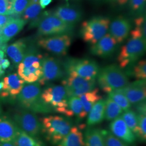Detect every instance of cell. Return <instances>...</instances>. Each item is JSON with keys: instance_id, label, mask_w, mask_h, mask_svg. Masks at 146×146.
Segmentation results:
<instances>
[{"instance_id": "obj_1", "label": "cell", "mask_w": 146, "mask_h": 146, "mask_svg": "<svg viewBox=\"0 0 146 146\" xmlns=\"http://www.w3.org/2000/svg\"><path fill=\"white\" fill-rule=\"evenodd\" d=\"M40 121L42 133L53 145H57L73 127L70 120L61 116L49 115L41 118Z\"/></svg>"}, {"instance_id": "obj_2", "label": "cell", "mask_w": 146, "mask_h": 146, "mask_svg": "<svg viewBox=\"0 0 146 146\" xmlns=\"http://www.w3.org/2000/svg\"><path fill=\"white\" fill-rule=\"evenodd\" d=\"M116 64H110L101 69L98 75V83L104 93L122 88L129 84L128 75Z\"/></svg>"}, {"instance_id": "obj_3", "label": "cell", "mask_w": 146, "mask_h": 146, "mask_svg": "<svg viewBox=\"0 0 146 146\" xmlns=\"http://www.w3.org/2000/svg\"><path fill=\"white\" fill-rule=\"evenodd\" d=\"M41 85L38 82H34L24 86L17 99L21 107L25 110L34 113H47L52 111L41 98Z\"/></svg>"}, {"instance_id": "obj_4", "label": "cell", "mask_w": 146, "mask_h": 146, "mask_svg": "<svg viewBox=\"0 0 146 146\" xmlns=\"http://www.w3.org/2000/svg\"><path fill=\"white\" fill-rule=\"evenodd\" d=\"M41 98L52 110L67 117H72L68 109V96L62 85L48 87L41 92Z\"/></svg>"}, {"instance_id": "obj_5", "label": "cell", "mask_w": 146, "mask_h": 146, "mask_svg": "<svg viewBox=\"0 0 146 146\" xmlns=\"http://www.w3.org/2000/svg\"><path fill=\"white\" fill-rule=\"evenodd\" d=\"M65 73L88 80L95 79L99 72L97 62L92 59L68 58L63 63Z\"/></svg>"}, {"instance_id": "obj_6", "label": "cell", "mask_w": 146, "mask_h": 146, "mask_svg": "<svg viewBox=\"0 0 146 146\" xmlns=\"http://www.w3.org/2000/svg\"><path fill=\"white\" fill-rule=\"evenodd\" d=\"M146 39L131 37L122 46L117 58L120 68H126L137 62L146 52Z\"/></svg>"}, {"instance_id": "obj_7", "label": "cell", "mask_w": 146, "mask_h": 146, "mask_svg": "<svg viewBox=\"0 0 146 146\" xmlns=\"http://www.w3.org/2000/svg\"><path fill=\"white\" fill-rule=\"evenodd\" d=\"M110 20L105 17L97 16L84 21L81 28V35L84 41L92 45L98 42L107 34Z\"/></svg>"}, {"instance_id": "obj_8", "label": "cell", "mask_w": 146, "mask_h": 146, "mask_svg": "<svg viewBox=\"0 0 146 146\" xmlns=\"http://www.w3.org/2000/svg\"><path fill=\"white\" fill-rule=\"evenodd\" d=\"M38 34L41 36L69 34L73 32L74 26L68 25L54 14H45L39 18Z\"/></svg>"}, {"instance_id": "obj_9", "label": "cell", "mask_w": 146, "mask_h": 146, "mask_svg": "<svg viewBox=\"0 0 146 146\" xmlns=\"http://www.w3.org/2000/svg\"><path fill=\"white\" fill-rule=\"evenodd\" d=\"M61 83L69 98L79 96L92 90L95 87L96 80H88L75 75H67Z\"/></svg>"}, {"instance_id": "obj_10", "label": "cell", "mask_w": 146, "mask_h": 146, "mask_svg": "<svg viewBox=\"0 0 146 146\" xmlns=\"http://www.w3.org/2000/svg\"><path fill=\"white\" fill-rule=\"evenodd\" d=\"M16 125L27 134L34 137L41 132V123L35 114L28 110H23L15 114L14 121Z\"/></svg>"}, {"instance_id": "obj_11", "label": "cell", "mask_w": 146, "mask_h": 146, "mask_svg": "<svg viewBox=\"0 0 146 146\" xmlns=\"http://www.w3.org/2000/svg\"><path fill=\"white\" fill-rule=\"evenodd\" d=\"M38 45L47 51L58 56H64L72 44V38L69 34L57 35L42 38L38 41Z\"/></svg>"}, {"instance_id": "obj_12", "label": "cell", "mask_w": 146, "mask_h": 146, "mask_svg": "<svg viewBox=\"0 0 146 146\" xmlns=\"http://www.w3.org/2000/svg\"><path fill=\"white\" fill-rule=\"evenodd\" d=\"M42 66L43 75L38 80L40 85H44L49 81L60 80L64 76L65 72L62 63L55 58L43 57Z\"/></svg>"}, {"instance_id": "obj_13", "label": "cell", "mask_w": 146, "mask_h": 146, "mask_svg": "<svg viewBox=\"0 0 146 146\" xmlns=\"http://www.w3.org/2000/svg\"><path fill=\"white\" fill-rule=\"evenodd\" d=\"M119 89L125 95L131 104H135L146 100V80H136Z\"/></svg>"}, {"instance_id": "obj_14", "label": "cell", "mask_w": 146, "mask_h": 146, "mask_svg": "<svg viewBox=\"0 0 146 146\" xmlns=\"http://www.w3.org/2000/svg\"><path fill=\"white\" fill-rule=\"evenodd\" d=\"M117 43L110 33L106 34L95 44L92 45L90 52L93 55L100 58L110 57L115 52Z\"/></svg>"}, {"instance_id": "obj_15", "label": "cell", "mask_w": 146, "mask_h": 146, "mask_svg": "<svg viewBox=\"0 0 146 146\" xmlns=\"http://www.w3.org/2000/svg\"><path fill=\"white\" fill-rule=\"evenodd\" d=\"M131 28L130 21L125 17L120 16L110 23L109 33L117 43H121L125 40L129 34Z\"/></svg>"}, {"instance_id": "obj_16", "label": "cell", "mask_w": 146, "mask_h": 146, "mask_svg": "<svg viewBox=\"0 0 146 146\" xmlns=\"http://www.w3.org/2000/svg\"><path fill=\"white\" fill-rule=\"evenodd\" d=\"M110 129L114 135L128 145H133L135 142V135L127 125L121 116L111 121L110 125Z\"/></svg>"}, {"instance_id": "obj_17", "label": "cell", "mask_w": 146, "mask_h": 146, "mask_svg": "<svg viewBox=\"0 0 146 146\" xmlns=\"http://www.w3.org/2000/svg\"><path fill=\"white\" fill-rule=\"evenodd\" d=\"M63 22L68 25L75 26L82 18V12L78 7L70 5H61L58 7L54 13Z\"/></svg>"}, {"instance_id": "obj_18", "label": "cell", "mask_w": 146, "mask_h": 146, "mask_svg": "<svg viewBox=\"0 0 146 146\" xmlns=\"http://www.w3.org/2000/svg\"><path fill=\"white\" fill-rule=\"evenodd\" d=\"M42 61L34 62L32 66L29 67H23L19 63L18 66L19 76L27 83L31 84L36 82L43 75Z\"/></svg>"}, {"instance_id": "obj_19", "label": "cell", "mask_w": 146, "mask_h": 146, "mask_svg": "<svg viewBox=\"0 0 146 146\" xmlns=\"http://www.w3.org/2000/svg\"><path fill=\"white\" fill-rule=\"evenodd\" d=\"M26 21L20 18H13L2 28L1 36L3 43H6L16 35L26 24Z\"/></svg>"}, {"instance_id": "obj_20", "label": "cell", "mask_w": 146, "mask_h": 146, "mask_svg": "<svg viewBox=\"0 0 146 146\" xmlns=\"http://www.w3.org/2000/svg\"><path fill=\"white\" fill-rule=\"evenodd\" d=\"M3 89L9 95V96L15 98L20 93L25 84V81L17 74H11L3 78ZM2 92V91H1Z\"/></svg>"}, {"instance_id": "obj_21", "label": "cell", "mask_w": 146, "mask_h": 146, "mask_svg": "<svg viewBox=\"0 0 146 146\" xmlns=\"http://www.w3.org/2000/svg\"><path fill=\"white\" fill-rule=\"evenodd\" d=\"M19 128L15 122L6 116L0 117V142H12Z\"/></svg>"}, {"instance_id": "obj_22", "label": "cell", "mask_w": 146, "mask_h": 146, "mask_svg": "<svg viewBox=\"0 0 146 146\" xmlns=\"http://www.w3.org/2000/svg\"><path fill=\"white\" fill-rule=\"evenodd\" d=\"M80 128L73 126L68 134L63 137L57 146H84V135Z\"/></svg>"}, {"instance_id": "obj_23", "label": "cell", "mask_w": 146, "mask_h": 146, "mask_svg": "<svg viewBox=\"0 0 146 146\" xmlns=\"http://www.w3.org/2000/svg\"><path fill=\"white\" fill-rule=\"evenodd\" d=\"M106 101L101 99L94 104L88 114L87 124L89 126L96 125L104 119Z\"/></svg>"}, {"instance_id": "obj_24", "label": "cell", "mask_w": 146, "mask_h": 146, "mask_svg": "<svg viewBox=\"0 0 146 146\" xmlns=\"http://www.w3.org/2000/svg\"><path fill=\"white\" fill-rule=\"evenodd\" d=\"M6 52L13 62L18 64L22 62L26 52V44L22 40L13 43L6 48Z\"/></svg>"}, {"instance_id": "obj_25", "label": "cell", "mask_w": 146, "mask_h": 146, "mask_svg": "<svg viewBox=\"0 0 146 146\" xmlns=\"http://www.w3.org/2000/svg\"><path fill=\"white\" fill-rule=\"evenodd\" d=\"M84 146H105L101 130L98 128H87L84 133Z\"/></svg>"}, {"instance_id": "obj_26", "label": "cell", "mask_w": 146, "mask_h": 146, "mask_svg": "<svg viewBox=\"0 0 146 146\" xmlns=\"http://www.w3.org/2000/svg\"><path fill=\"white\" fill-rule=\"evenodd\" d=\"M78 97L82 102L84 111L87 115L94 104L100 100L102 99V96L99 94V89L95 88L90 92L81 95Z\"/></svg>"}, {"instance_id": "obj_27", "label": "cell", "mask_w": 146, "mask_h": 146, "mask_svg": "<svg viewBox=\"0 0 146 146\" xmlns=\"http://www.w3.org/2000/svg\"><path fill=\"white\" fill-rule=\"evenodd\" d=\"M15 146H44L42 142L35 137L27 134L25 131L18 129L15 137L12 141Z\"/></svg>"}, {"instance_id": "obj_28", "label": "cell", "mask_w": 146, "mask_h": 146, "mask_svg": "<svg viewBox=\"0 0 146 146\" xmlns=\"http://www.w3.org/2000/svg\"><path fill=\"white\" fill-rule=\"evenodd\" d=\"M105 101L104 119L108 121H113L122 114L123 110L113 100L108 97Z\"/></svg>"}, {"instance_id": "obj_29", "label": "cell", "mask_w": 146, "mask_h": 146, "mask_svg": "<svg viewBox=\"0 0 146 146\" xmlns=\"http://www.w3.org/2000/svg\"><path fill=\"white\" fill-rule=\"evenodd\" d=\"M68 109L72 116H76L78 120L83 119L87 116L84 111L82 102L78 96H72L68 98Z\"/></svg>"}, {"instance_id": "obj_30", "label": "cell", "mask_w": 146, "mask_h": 146, "mask_svg": "<svg viewBox=\"0 0 146 146\" xmlns=\"http://www.w3.org/2000/svg\"><path fill=\"white\" fill-rule=\"evenodd\" d=\"M121 116L127 125L136 137L139 133L137 114L134 110L129 109L125 110L124 113H122Z\"/></svg>"}, {"instance_id": "obj_31", "label": "cell", "mask_w": 146, "mask_h": 146, "mask_svg": "<svg viewBox=\"0 0 146 146\" xmlns=\"http://www.w3.org/2000/svg\"><path fill=\"white\" fill-rule=\"evenodd\" d=\"M42 8L39 2H29L23 13V19L25 21H36L41 11Z\"/></svg>"}, {"instance_id": "obj_32", "label": "cell", "mask_w": 146, "mask_h": 146, "mask_svg": "<svg viewBox=\"0 0 146 146\" xmlns=\"http://www.w3.org/2000/svg\"><path fill=\"white\" fill-rule=\"evenodd\" d=\"M135 27L130 31L131 37L143 38L146 39V19L144 16H139L135 19Z\"/></svg>"}, {"instance_id": "obj_33", "label": "cell", "mask_w": 146, "mask_h": 146, "mask_svg": "<svg viewBox=\"0 0 146 146\" xmlns=\"http://www.w3.org/2000/svg\"><path fill=\"white\" fill-rule=\"evenodd\" d=\"M108 97L113 100L124 111L130 109L131 104L125 95L119 89L114 90L108 93Z\"/></svg>"}, {"instance_id": "obj_34", "label": "cell", "mask_w": 146, "mask_h": 146, "mask_svg": "<svg viewBox=\"0 0 146 146\" xmlns=\"http://www.w3.org/2000/svg\"><path fill=\"white\" fill-rule=\"evenodd\" d=\"M105 146H129L123 141L114 135L110 131H101Z\"/></svg>"}, {"instance_id": "obj_35", "label": "cell", "mask_w": 146, "mask_h": 146, "mask_svg": "<svg viewBox=\"0 0 146 146\" xmlns=\"http://www.w3.org/2000/svg\"><path fill=\"white\" fill-rule=\"evenodd\" d=\"M131 75L137 80H146V62L145 60L138 61L133 64L131 70Z\"/></svg>"}, {"instance_id": "obj_36", "label": "cell", "mask_w": 146, "mask_h": 146, "mask_svg": "<svg viewBox=\"0 0 146 146\" xmlns=\"http://www.w3.org/2000/svg\"><path fill=\"white\" fill-rule=\"evenodd\" d=\"M146 115L137 114L139 133L136 139L139 141L145 142L146 140Z\"/></svg>"}, {"instance_id": "obj_37", "label": "cell", "mask_w": 146, "mask_h": 146, "mask_svg": "<svg viewBox=\"0 0 146 146\" xmlns=\"http://www.w3.org/2000/svg\"><path fill=\"white\" fill-rule=\"evenodd\" d=\"M30 0H15L12 8V15H20L23 14Z\"/></svg>"}, {"instance_id": "obj_38", "label": "cell", "mask_w": 146, "mask_h": 146, "mask_svg": "<svg viewBox=\"0 0 146 146\" xmlns=\"http://www.w3.org/2000/svg\"><path fill=\"white\" fill-rule=\"evenodd\" d=\"M146 0H130L129 5L131 10L134 13H141L144 10Z\"/></svg>"}, {"instance_id": "obj_39", "label": "cell", "mask_w": 146, "mask_h": 146, "mask_svg": "<svg viewBox=\"0 0 146 146\" xmlns=\"http://www.w3.org/2000/svg\"><path fill=\"white\" fill-rule=\"evenodd\" d=\"M134 105L135 112L137 114L146 115V100L137 103Z\"/></svg>"}, {"instance_id": "obj_40", "label": "cell", "mask_w": 146, "mask_h": 146, "mask_svg": "<svg viewBox=\"0 0 146 146\" xmlns=\"http://www.w3.org/2000/svg\"><path fill=\"white\" fill-rule=\"evenodd\" d=\"M13 17L10 15L0 14V27H3Z\"/></svg>"}, {"instance_id": "obj_41", "label": "cell", "mask_w": 146, "mask_h": 146, "mask_svg": "<svg viewBox=\"0 0 146 146\" xmlns=\"http://www.w3.org/2000/svg\"><path fill=\"white\" fill-rule=\"evenodd\" d=\"M10 66V62L7 58L3 59L1 62V68L3 70L6 69L9 67Z\"/></svg>"}, {"instance_id": "obj_42", "label": "cell", "mask_w": 146, "mask_h": 146, "mask_svg": "<svg viewBox=\"0 0 146 146\" xmlns=\"http://www.w3.org/2000/svg\"><path fill=\"white\" fill-rule=\"evenodd\" d=\"M52 0H39V3L42 9L45 8L47 5H49Z\"/></svg>"}, {"instance_id": "obj_43", "label": "cell", "mask_w": 146, "mask_h": 146, "mask_svg": "<svg viewBox=\"0 0 146 146\" xmlns=\"http://www.w3.org/2000/svg\"><path fill=\"white\" fill-rule=\"evenodd\" d=\"M111 1L120 5H125L128 1V0H111Z\"/></svg>"}, {"instance_id": "obj_44", "label": "cell", "mask_w": 146, "mask_h": 146, "mask_svg": "<svg viewBox=\"0 0 146 146\" xmlns=\"http://www.w3.org/2000/svg\"><path fill=\"white\" fill-rule=\"evenodd\" d=\"M0 146H15L13 142H0Z\"/></svg>"}, {"instance_id": "obj_45", "label": "cell", "mask_w": 146, "mask_h": 146, "mask_svg": "<svg viewBox=\"0 0 146 146\" xmlns=\"http://www.w3.org/2000/svg\"><path fill=\"white\" fill-rule=\"evenodd\" d=\"M5 56V52L3 50H0V67H1V62Z\"/></svg>"}, {"instance_id": "obj_46", "label": "cell", "mask_w": 146, "mask_h": 146, "mask_svg": "<svg viewBox=\"0 0 146 146\" xmlns=\"http://www.w3.org/2000/svg\"><path fill=\"white\" fill-rule=\"evenodd\" d=\"M3 86H4V84H3V82L2 81V82H0V92L1 91L3 90Z\"/></svg>"}, {"instance_id": "obj_47", "label": "cell", "mask_w": 146, "mask_h": 146, "mask_svg": "<svg viewBox=\"0 0 146 146\" xmlns=\"http://www.w3.org/2000/svg\"><path fill=\"white\" fill-rule=\"evenodd\" d=\"M5 72L3 71V70L1 68V67H0V78L4 74Z\"/></svg>"}, {"instance_id": "obj_48", "label": "cell", "mask_w": 146, "mask_h": 146, "mask_svg": "<svg viewBox=\"0 0 146 146\" xmlns=\"http://www.w3.org/2000/svg\"><path fill=\"white\" fill-rule=\"evenodd\" d=\"M2 114V110H1V106H0V115Z\"/></svg>"}]
</instances>
